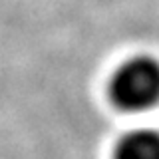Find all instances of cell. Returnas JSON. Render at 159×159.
<instances>
[{"label": "cell", "mask_w": 159, "mask_h": 159, "mask_svg": "<svg viewBox=\"0 0 159 159\" xmlns=\"http://www.w3.org/2000/svg\"><path fill=\"white\" fill-rule=\"evenodd\" d=\"M113 159H159V131L141 127L125 133L116 143Z\"/></svg>", "instance_id": "2"}, {"label": "cell", "mask_w": 159, "mask_h": 159, "mask_svg": "<svg viewBox=\"0 0 159 159\" xmlns=\"http://www.w3.org/2000/svg\"><path fill=\"white\" fill-rule=\"evenodd\" d=\"M109 98L119 109L145 111L159 103V60L133 56L113 72Z\"/></svg>", "instance_id": "1"}]
</instances>
